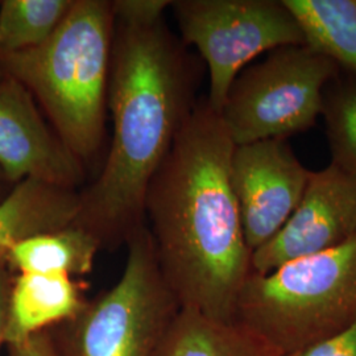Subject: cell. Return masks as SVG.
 <instances>
[{
	"label": "cell",
	"mask_w": 356,
	"mask_h": 356,
	"mask_svg": "<svg viewBox=\"0 0 356 356\" xmlns=\"http://www.w3.org/2000/svg\"><path fill=\"white\" fill-rule=\"evenodd\" d=\"M305 35L306 45L356 76V0H282Z\"/></svg>",
	"instance_id": "cell-15"
},
{
	"label": "cell",
	"mask_w": 356,
	"mask_h": 356,
	"mask_svg": "<svg viewBox=\"0 0 356 356\" xmlns=\"http://www.w3.org/2000/svg\"><path fill=\"white\" fill-rule=\"evenodd\" d=\"M168 0H115L111 1L115 22L127 26H153L164 20Z\"/></svg>",
	"instance_id": "cell-18"
},
{
	"label": "cell",
	"mask_w": 356,
	"mask_h": 356,
	"mask_svg": "<svg viewBox=\"0 0 356 356\" xmlns=\"http://www.w3.org/2000/svg\"><path fill=\"white\" fill-rule=\"evenodd\" d=\"M182 44L194 45L209 69L207 102L220 113L239 73L257 56L306 45L282 0H176L170 3Z\"/></svg>",
	"instance_id": "cell-7"
},
{
	"label": "cell",
	"mask_w": 356,
	"mask_h": 356,
	"mask_svg": "<svg viewBox=\"0 0 356 356\" xmlns=\"http://www.w3.org/2000/svg\"><path fill=\"white\" fill-rule=\"evenodd\" d=\"M310 175L285 139L235 145L229 179L251 252L284 227L301 202Z\"/></svg>",
	"instance_id": "cell-8"
},
{
	"label": "cell",
	"mask_w": 356,
	"mask_h": 356,
	"mask_svg": "<svg viewBox=\"0 0 356 356\" xmlns=\"http://www.w3.org/2000/svg\"><path fill=\"white\" fill-rule=\"evenodd\" d=\"M74 0H4L0 3V53L44 44L64 22Z\"/></svg>",
	"instance_id": "cell-16"
},
{
	"label": "cell",
	"mask_w": 356,
	"mask_h": 356,
	"mask_svg": "<svg viewBox=\"0 0 356 356\" xmlns=\"http://www.w3.org/2000/svg\"><path fill=\"white\" fill-rule=\"evenodd\" d=\"M79 211V191L26 178L0 201V260L31 236L69 227Z\"/></svg>",
	"instance_id": "cell-12"
},
{
	"label": "cell",
	"mask_w": 356,
	"mask_h": 356,
	"mask_svg": "<svg viewBox=\"0 0 356 356\" xmlns=\"http://www.w3.org/2000/svg\"><path fill=\"white\" fill-rule=\"evenodd\" d=\"M194 70L164 20L115 22L107 104L113 139L102 170L79 191L73 225L114 250L145 225V195L178 129L191 114Z\"/></svg>",
	"instance_id": "cell-2"
},
{
	"label": "cell",
	"mask_w": 356,
	"mask_h": 356,
	"mask_svg": "<svg viewBox=\"0 0 356 356\" xmlns=\"http://www.w3.org/2000/svg\"><path fill=\"white\" fill-rule=\"evenodd\" d=\"M156 356H279L238 319L219 321L179 307Z\"/></svg>",
	"instance_id": "cell-13"
},
{
	"label": "cell",
	"mask_w": 356,
	"mask_h": 356,
	"mask_svg": "<svg viewBox=\"0 0 356 356\" xmlns=\"http://www.w3.org/2000/svg\"><path fill=\"white\" fill-rule=\"evenodd\" d=\"M321 115L326 123L334 164L356 175V76L342 72L323 91Z\"/></svg>",
	"instance_id": "cell-17"
},
{
	"label": "cell",
	"mask_w": 356,
	"mask_h": 356,
	"mask_svg": "<svg viewBox=\"0 0 356 356\" xmlns=\"http://www.w3.org/2000/svg\"><path fill=\"white\" fill-rule=\"evenodd\" d=\"M8 356H51V341L47 330L35 334L20 343L8 344Z\"/></svg>",
	"instance_id": "cell-20"
},
{
	"label": "cell",
	"mask_w": 356,
	"mask_h": 356,
	"mask_svg": "<svg viewBox=\"0 0 356 356\" xmlns=\"http://www.w3.org/2000/svg\"><path fill=\"white\" fill-rule=\"evenodd\" d=\"M356 238V175L331 163L312 172L304 197L284 227L251 256L266 275L289 261L321 254Z\"/></svg>",
	"instance_id": "cell-9"
},
{
	"label": "cell",
	"mask_w": 356,
	"mask_h": 356,
	"mask_svg": "<svg viewBox=\"0 0 356 356\" xmlns=\"http://www.w3.org/2000/svg\"><path fill=\"white\" fill-rule=\"evenodd\" d=\"M13 270L8 267L6 259H3L0 260V348L4 344L8 302H10V293L13 288Z\"/></svg>",
	"instance_id": "cell-21"
},
{
	"label": "cell",
	"mask_w": 356,
	"mask_h": 356,
	"mask_svg": "<svg viewBox=\"0 0 356 356\" xmlns=\"http://www.w3.org/2000/svg\"><path fill=\"white\" fill-rule=\"evenodd\" d=\"M236 319L279 356L351 326L356 322V238L266 275L251 272L239 294Z\"/></svg>",
	"instance_id": "cell-4"
},
{
	"label": "cell",
	"mask_w": 356,
	"mask_h": 356,
	"mask_svg": "<svg viewBox=\"0 0 356 356\" xmlns=\"http://www.w3.org/2000/svg\"><path fill=\"white\" fill-rule=\"evenodd\" d=\"M1 178H4L6 179V177L3 176V173H1V170H0V201L6 197V195H1V191H3V188H1Z\"/></svg>",
	"instance_id": "cell-22"
},
{
	"label": "cell",
	"mask_w": 356,
	"mask_h": 356,
	"mask_svg": "<svg viewBox=\"0 0 356 356\" xmlns=\"http://www.w3.org/2000/svg\"><path fill=\"white\" fill-rule=\"evenodd\" d=\"M235 144L207 99L195 103L145 195L161 272L181 307L235 321L252 272L229 179Z\"/></svg>",
	"instance_id": "cell-1"
},
{
	"label": "cell",
	"mask_w": 356,
	"mask_h": 356,
	"mask_svg": "<svg viewBox=\"0 0 356 356\" xmlns=\"http://www.w3.org/2000/svg\"><path fill=\"white\" fill-rule=\"evenodd\" d=\"M0 170L8 182L35 178L76 191L85 165L40 115L32 94L0 73Z\"/></svg>",
	"instance_id": "cell-10"
},
{
	"label": "cell",
	"mask_w": 356,
	"mask_h": 356,
	"mask_svg": "<svg viewBox=\"0 0 356 356\" xmlns=\"http://www.w3.org/2000/svg\"><path fill=\"white\" fill-rule=\"evenodd\" d=\"M342 69L309 45L281 47L243 69L220 116L235 145L285 139L316 126L323 91Z\"/></svg>",
	"instance_id": "cell-6"
},
{
	"label": "cell",
	"mask_w": 356,
	"mask_h": 356,
	"mask_svg": "<svg viewBox=\"0 0 356 356\" xmlns=\"http://www.w3.org/2000/svg\"><path fill=\"white\" fill-rule=\"evenodd\" d=\"M83 292L72 276L19 273L10 293L4 344L20 343L74 317L86 302Z\"/></svg>",
	"instance_id": "cell-11"
},
{
	"label": "cell",
	"mask_w": 356,
	"mask_h": 356,
	"mask_svg": "<svg viewBox=\"0 0 356 356\" xmlns=\"http://www.w3.org/2000/svg\"><path fill=\"white\" fill-rule=\"evenodd\" d=\"M119 281L48 329L51 356H156L179 310L148 226L128 241Z\"/></svg>",
	"instance_id": "cell-5"
},
{
	"label": "cell",
	"mask_w": 356,
	"mask_h": 356,
	"mask_svg": "<svg viewBox=\"0 0 356 356\" xmlns=\"http://www.w3.org/2000/svg\"><path fill=\"white\" fill-rule=\"evenodd\" d=\"M288 356H356V322Z\"/></svg>",
	"instance_id": "cell-19"
},
{
	"label": "cell",
	"mask_w": 356,
	"mask_h": 356,
	"mask_svg": "<svg viewBox=\"0 0 356 356\" xmlns=\"http://www.w3.org/2000/svg\"><path fill=\"white\" fill-rule=\"evenodd\" d=\"M99 250L102 248L92 235L70 225L15 244L6 254V261L19 273L78 277L92 270Z\"/></svg>",
	"instance_id": "cell-14"
},
{
	"label": "cell",
	"mask_w": 356,
	"mask_h": 356,
	"mask_svg": "<svg viewBox=\"0 0 356 356\" xmlns=\"http://www.w3.org/2000/svg\"><path fill=\"white\" fill-rule=\"evenodd\" d=\"M114 28L111 1L74 0L44 44L0 53V73L38 99L54 132L83 165L104 141Z\"/></svg>",
	"instance_id": "cell-3"
}]
</instances>
